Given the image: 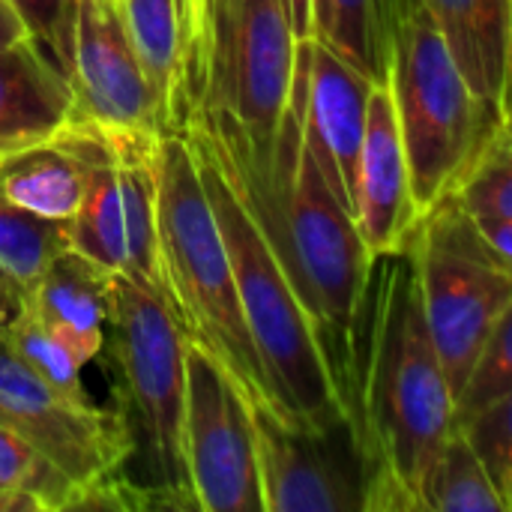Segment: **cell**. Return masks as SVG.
I'll use <instances>...</instances> for the list:
<instances>
[{
  "instance_id": "cell-16",
  "label": "cell",
  "mask_w": 512,
  "mask_h": 512,
  "mask_svg": "<svg viewBox=\"0 0 512 512\" xmlns=\"http://www.w3.org/2000/svg\"><path fill=\"white\" fill-rule=\"evenodd\" d=\"M114 276L117 273L66 249L30 288H24V309H30L81 366H87L105 348Z\"/></svg>"
},
{
  "instance_id": "cell-12",
  "label": "cell",
  "mask_w": 512,
  "mask_h": 512,
  "mask_svg": "<svg viewBox=\"0 0 512 512\" xmlns=\"http://www.w3.org/2000/svg\"><path fill=\"white\" fill-rule=\"evenodd\" d=\"M69 84L78 123H93L105 132H168L126 33L120 0H78Z\"/></svg>"
},
{
  "instance_id": "cell-2",
  "label": "cell",
  "mask_w": 512,
  "mask_h": 512,
  "mask_svg": "<svg viewBox=\"0 0 512 512\" xmlns=\"http://www.w3.org/2000/svg\"><path fill=\"white\" fill-rule=\"evenodd\" d=\"M204 138L210 141L228 180L270 240L303 306L309 309L330 375L348 414L354 333L375 255L369 252L354 213L330 189L303 138V96L297 69L291 99L279 126L273 165L267 171H237L207 132Z\"/></svg>"
},
{
  "instance_id": "cell-20",
  "label": "cell",
  "mask_w": 512,
  "mask_h": 512,
  "mask_svg": "<svg viewBox=\"0 0 512 512\" xmlns=\"http://www.w3.org/2000/svg\"><path fill=\"white\" fill-rule=\"evenodd\" d=\"M120 12L141 69L159 99L165 129L174 132L186 60V0H120Z\"/></svg>"
},
{
  "instance_id": "cell-32",
  "label": "cell",
  "mask_w": 512,
  "mask_h": 512,
  "mask_svg": "<svg viewBox=\"0 0 512 512\" xmlns=\"http://www.w3.org/2000/svg\"><path fill=\"white\" fill-rule=\"evenodd\" d=\"M24 306V288L0 264V327H9Z\"/></svg>"
},
{
  "instance_id": "cell-24",
  "label": "cell",
  "mask_w": 512,
  "mask_h": 512,
  "mask_svg": "<svg viewBox=\"0 0 512 512\" xmlns=\"http://www.w3.org/2000/svg\"><path fill=\"white\" fill-rule=\"evenodd\" d=\"M66 249L69 222L42 219L0 192V264L21 288H30Z\"/></svg>"
},
{
  "instance_id": "cell-17",
  "label": "cell",
  "mask_w": 512,
  "mask_h": 512,
  "mask_svg": "<svg viewBox=\"0 0 512 512\" xmlns=\"http://www.w3.org/2000/svg\"><path fill=\"white\" fill-rule=\"evenodd\" d=\"M474 93L512 123V0H423Z\"/></svg>"
},
{
  "instance_id": "cell-14",
  "label": "cell",
  "mask_w": 512,
  "mask_h": 512,
  "mask_svg": "<svg viewBox=\"0 0 512 512\" xmlns=\"http://www.w3.org/2000/svg\"><path fill=\"white\" fill-rule=\"evenodd\" d=\"M354 219L372 255L402 249L420 222L396 102L387 84H375L369 99L366 138L357 165Z\"/></svg>"
},
{
  "instance_id": "cell-21",
  "label": "cell",
  "mask_w": 512,
  "mask_h": 512,
  "mask_svg": "<svg viewBox=\"0 0 512 512\" xmlns=\"http://www.w3.org/2000/svg\"><path fill=\"white\" fill-rule=\"evenodd\" d=\"M399 0H312V39L387 84Z\"/></svg>"
},
{
  "instance_id": "cell-19",
  "label": "cell",
  "mask_w": 512,
  "mask_h": 512,
  "mask_svg": "<svg viewBox=\"0 0 512 512\" xmlns=\"http://www.w3.org/2000/svg\"><path fill=\"white\" fill-rule=\"evenodd\" d=\"M105 132V129H102ZM117 156V186L126 231V276L165 294L159 264V180L156 141L159 135L108 132Z\"/></svg>"
},
{
  "instance_id": "cell-13",
  "label": "cell",
  "mask_w": 512,
  "mask_h": 512,
  "mask_svg": "<svg viewBox=\"0 0 512 512\" xmlns=\"http://www.w3.org/2000/svg\"><path fill=\"white\" fill-rule=\"evenodd\" d=\"M297 78L303 96V138L330 189L354 213L357 165L375 81L318 39H300Z\"/></svg>"
},
{
  "instance_id": "cell-15",
  "label": "cell",
  "mask_w": 512,
  "mask_h": 512,
  "mask_svg": "<svg viewBox=\"0 0 512 512\" xmlns=\"http://www.w3.org/2000/svg\"><path fill=\"white\" fill-rule=\"evenodd\" d=\"M75 114L69 75L33 39L0 48V159L60 138Z\"/></svg>"
},
{
  "instance_id": "cell-5",
  "label": "cell",
  "mask_w": 512,
  "mask_h": 512,
  "mask_svg": "<svg viewBox=\"0 0 512 512\" xmlns=\"http://www.w3.org/2000/svg\"><path fill=\"white\" fill-rule=\"evenodd\" d=\"M180 132L192 147L201 183L225 237L243 318L261 357L276 414L300 429H330L348 420L312 315L270 240L246 210L204 132L192 123Z\"/></svg>"
},
{
  "instance_id": "cell-34",
  "label": "cell",
  "mask_w": 512,
  "mask_h": 512,
  "mask_svg": "<svg viewBox=\"0 0 512 512\" xmlns=\"http://www.w3.org/2000/svg\"><path fill=\"white\" fill-rule=\"evenodd\" d=\"M297 39H312V0H285Z\"/></svg>"
},
{
  "instance_id": "cell-18",
  "label": "cell",
  "mask_w": 512,
  "mask_h": 512,
  "mask_svg": "<svg viewBox=\"0 0 512 512\" xmlns=\"http://www.w3.org/2000/svg\"><path fill=\"white\" fill-rule=\"evenodd\" d=\"M66 138L81 162V204L69 219V249L87 261L123 273L126 270V231L117 186V156L108 132L93 123H72Z\"/></svg>"
},
{
  "instance_id": "cell-7",
  "label": "cell",
  "mask_w": 512,
  "mask_h": 512,
  "mask_svg": "<svg viewBox=\"0 0 512 512\" xmlns=\"http://www.w3.org/2000/svg\"><path fill=\"white\" fill-rule=\"evenodd\" d=\"M387 87L423 216L462 183L504 120L474 93L423 0H399Z\"/></svg>"
},
{
  "instance_id": "cell-11",
  "label": "cell",
  "mask_w": 512,
  "mask_h": 512,
  "mask_svg": "<svg viewBox=\"0 0 512 512\" xmlns=\"http://www.w3.org/2000/svg\"><path fill=\"white\" fill-rule=\"evenodd\" d=\"M264 512H366V474L354 426L300 429L252 408Z\"/></svg>"
},
{
  "instance_id": "cell-1",
  "label": "cell",
  "mask_w": 512,
  "mask_h": 512,
  "mask_svg": "<svg viewBox=\"0 0 512 512\" xmlns=\"http://www.w3.org/2000/svg\"><path fill=\"white\" fill-rule=\"evenodd\" d=\"M366 474V512H423V486L459 429L408 243L372 258L348 387Z\"/></svg>"
},
{
  "instance_id": "cell-6",
  "label": "cell",
  "mask_w": 512,
  "mask_h": 512,
  "mask_svg": "<svg viewBox=\"0 0 512 512\" xmlns=\"http://www.w3.org/2000/svg\"><path fill=\"white\" fill-rule=\"evenodd\" d=\"M156 180L165 300L186 339L207 348L234 375L249 405L276 414L261 357L243 318L228 246L183 132L159 135Z\"/></svg>"
},
{
  "instance_id": "cell-8",
  "label": "cell",
  "mask_w": 512,
  "mask_h": 512,
  "mask_svg": "<svg viewBox=\"0 0 512 512\" xmlns=\"http://www.w3.org/2000/svg\"><path fill=\"white\" fill-rule=\"evenodd\" d=\"M408 249L435 348L459 399L495 321L512 306V270L450 195L420 216Z\"/></svg>"
},
{
  "instance_id": "cell-23",
  "label": "cell",
  "mask_w": 512,
  "mask_h": 512,
  "mask_svg": "<svg viewBox=\"0 0 512 512\" xmlns=\"http://www.w3.org/2000/svg\"><path fill=\"white\" fill-rule=\"evenodd\" d=\"M423 512H504V504L483 468L477 450L456 429L429 468L423 486Z\"/></svg>"
},
{
  "instance_id": "cell-33",
  "label": "cell",
  "mask_w": 512,
  "mask_h": 512,
  "mask_svg": "<svg viewBox=\"0 0 512 512\" xmlns=\"http://www.w3.org/2000/svg\"><path fill=\"white\" fill-rule=\"evenodd\" d=\"M24 36H30L27 27H24V21L15 15V9H12L6 0H0V48L15 45V42H21Z\"/></svg>"
},
{
  "instance_id": "cell-9",
  "label": "cell",
  "mask_w": 512,
  "mask_h": 512,
  "mask_svg": "<svg viewBox=\"0 0 512 512\" xmlns=\"http://www.w3.org/2000/svg\"><path fill=\"white\" fill-rule=\"evenodd\" d=\"M183 450L198 512H264L252 405L234 375L189 339Z\"/></svg>"
},
{
  "instance_id": "cell-4",
  "label": "cell",
  "mask_w": 512,
  "mask_h": 512,
  "mask_svg": "<svg viewBox=\"0 0 512 512\" xmlns=\"http://www.w3.org/2000/svg\"><path fill=\"white\" fill-rule=\"evenodd\" d=\"M102 354L114 384V414L129 441L120 474L147 495L153 512H198L183 450L186 333L165 294L117 273Z\"/></svg>"
},
{
  "instance_id": "cell-25",
  "label": "cell",
  "mask_w": 512,
  "mask_h": 512,
  "mask_svg": "<svg viewBox=\"0 0 512 512\" xmlns=\"http://www.w3.org/2000/svg\"><path fill=\"white\" fill-rule=\"evenodd\" d=\"M0 489L27 492L42 501L45 512H72L84 492L63 468H57L42 450L0 426Z\"/></svg>"
},
{
  "instance_id": "cell-35",
  "label": "cell",
  "mask_w": 512,
  "mask_h": 512,
  "mask_svg": "<svg viewBox=\"0 0 512 512\" xmlns=\"http://www.w3.org/2000/svg\"><path fill=\"white\" fill-rule=\"evenodd\" d=\"M0 512H45L42 501L27 492L0 489Z\"/></svg>"
},
{
  "instance_id": "cell-28",
  "label": "cell",
  "mask_w": 512,
  "mask_h": 512,
  "mask_svg": "<svg viewBox=\"0 0 512 512\" xmlns=\"http://www.w3.org/2000/svg\"><path fill=\"white\" fill-rule=\"evenodd\" d=\"M512 390V306L495 321L459 399H456V423L465 426L495 399Z\"/></svg>"
},
{
  "instance_id": "cell-27",
  "label": "cell",
  "mask_w": 512,
  "mask_h": 512,
  "mask_svg": "<svg viewBox=\"0 0 512 512\" xmlns=\"http://www.w3.org/2000/svg\"><path fill=\"white\" fill-rule=\"evenodd\" d=\"M6 336L12 348L24 357V363L36 369L48 384H54L60 393L72 399L90 402V393L84 390V378H81L84 366L57 342V336L30 309L21 306L18 318L6 327Z\"/></svg>"
},
{
  "instance_id": "cell-31",
  "label": "cell",
  "mask_w": 512,
  "mask_h": 512,
  "mask_svg": "<svg viewBox=\"0 0 512 512\" xmlns=\"http://www.w3.org/2000/svg\"><path fill=\"white\" fill-rule=\"evenodd\" d=\"M471 216V213H468ZM486 246L512 270V219L504 216H471Z\"/></svg>"
},
{
  "instance_id": "cell-10",
  "label": "cell",
  "mask_w": 512,
  "mask_h": 512,
  "mask_svg": "<svg viewBox=\"0 0 512 512\" xmlns=\"http://www.w3.org/2000/svg\"><path fill=\"white\" fill-rule=\"evenodd\" d=\"M0 426L30 441L81 486L123 471L129 459L117 414L48 384L12 348L6 327H0Z\"/></svg>"
},
{
  "instance_id": "cell-22",
  "label": "cell",
  "mask_w": 512,
  "mask_h": 512,
  "mask_svg": "<svg viewBox=\"0 0 512 512\" xmlns=\"http://www.w3.org/2000/svg\"><path fill=\"white\" fill-rule=\"evenodd\" d=\"M81 162L66 138V132L48 144H36L0 159V192L42 216L69 222L81 204Z\"/></svg>"
},
{
  "instance_id": "cell-30",
  "label": "cell",
  "mask_w": 512,
  "mask_h": 512,
  "mask_svg": "<svg viewBox=\"0 0 512 512\" xmlns=\"http://www.w3.org/2000/svg\"><path fill=\"white\" fill-rule=\"evenodd\" d=\"M24 21L27 33L57 60L69 75L75 51V15L78 0H6Z\"/></svg>"
},
{
  "instance_id": "cell-26",
  "label": "cell",
  "mask_w": 512,
  "mask_h": 512,
  "mask_svg": "<svg viewBox=\"0 0 512 512\" xmlns=\"http://www.w3.org/2000/svg\"><path fill=\"white\" fill-rule=\"evenodd\" d=\"M450 198L471 216L512 219V123H504Z\"/></svg>"
},
{
  "instance_id": "cell-3",
  "label": "cell",
  "mask_w": 512,
  "mask_h": 512,
  "mask_svg": "<svg viewBox=\"0 0 512 512\" xmlns=\"http://www.w3.org/2000/svg\"><path fill=\"white\" fill-rule=\"evenodd\" d=\"M186 60L174 132L198 123L249 174L273 165L297 69L285 0H186Z\"/></svg>"
},
{
  "instance_id": "cell-29",
  "label": "cell",
  "mask_w": 512,
  "mask_h": 512,
  "mask_svg": "<svg viewBox=\"0 0 512 512\" xmlns=\"http://www.w3.org/2000/svg\"><path fill=\"white\" fill-rule=\"evenodd\" d=\"M459 429L489 471L504 512H512V390Z\"/></svg>"
}]
</instances>
